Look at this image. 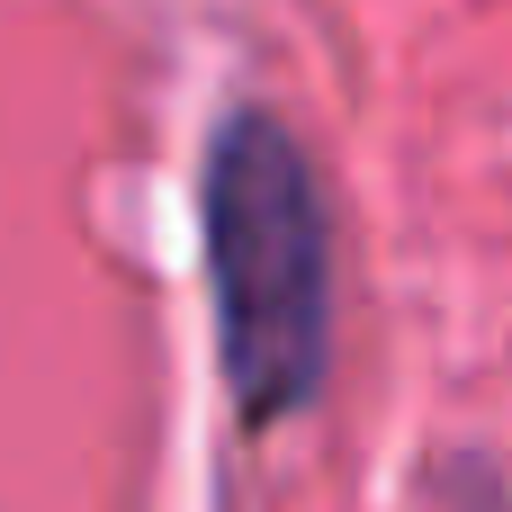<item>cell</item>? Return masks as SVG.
Returning a JSON list of instances; mask_svg holds the SVG:
<instances>
[{
    "mask_svg": "<svg viewBox=\"0 0 512 512\" xmlns=\"http://www.w3.org/2000/svg\"><path fill=\"white\" fill-rule=\"evenodd\" d=\"M207 270L234 405L252 423L297 414L333 351V234L297 135L261 108L207 144Z\"/></svg>",
    "mask_w": 512,
    "mask_h": 512,
    "instance_id": "1",
    "label": "cell"
}]
</instances>
